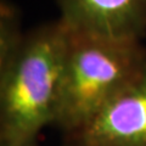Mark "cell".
<instances>
[{
    "label": "cell",
    "mask_w": 146,
    "mask_h": 146,
    "mask_svg": "<svg viewBox=\"0 0 146 146\" xmlns=\"http://www.w3.org/2000/svg\"><path fill=\"white\" fill-rule=\"evenodd\" d=\"M70 31L60 20L31 31L21 49L0 72V144L34 141L55 124Z\"/></svg>",
    "instance_id": "obj_1"
},
{
    "label": "cell",
    "mask_w": 146,
    "mask_h": 146,
    "mask_svg": "<svg viewBox=\"0 0 146 146\" xmlns=\"http://www.w3.org/2000/svg\"><path fill=\"white\" fill-rule=\"evenodd\" d=\"M146 68L141 42H115L70 32L55 124L79 130L130 85Z\"/></svg>",
    "instance_id": "obj_2"
},
{
    "label": "cell",
    "mask_w": 146,
    "mask_h": 146,
    "mask_svg": "<svg viewBox=\"0 0 146 146\" xmlns=\"http://www.w3.org/2000/svg\"><path fill=\"white\" fill-rule=\"evenodd\" d=\"M65 146H146V68Z\"/></svg>",
    "instance_id": "obj_3"
},
{
    "label": "cell",
    "mask_w": 146,
    "mask_h": 146,
    "mask_svg": "<svg viewBox=\"0 0 146 146\" xmlns=\"http://www.w3.org/2000/svg\"><path fill=\"white\" fill-rule=\"evenodd\" d=\"M66 28L115 42H141L146 34V0H56Z\"/></svg>",
    "instance_id": "obj_4"
},
{
    "label": "cell",
    "mask_w": 146,
    "mask_h": 146,
    "mask_svg": "<svg viewBox=\"0 0 146 146\" xmlns=\"http://www.w3.org/2000/svg\"><path fill=\"white\" fill-rule=\"evenodd\" d=\"M26 34L21 32L20 12L9 0L0 4V72L10 65L21 49Z\"/></svg>",
    "instance_id": "obj_5"
},
{
    "label": "cell",
    "mask_w": 146,
    "mask_h": 146,
    "mask_svg": "<svg viewBox=\"0 0 146 146\" xmlns=\"http://www.w3.org/2000/svg\"><path fill=\"white\" fill-rule=\"evenodd\" d=\"M0 146H36L35 140L34 141H28V143H22V144H17V145H1Z\"/></svg>",
    "instance_id": "obj_6"
}]
</instances>
